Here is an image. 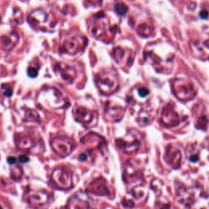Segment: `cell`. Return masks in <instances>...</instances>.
<instances>
[{
	"mask_svg": "<svg viewBox=\"0 0 209 209\" xmlns=\"http://www.w3.org/2000/svg\"><path fill=\"white\" fill-rule=\"evenodd\" d=\"M29 201L30 203L35 206H43L48 203L49 194L45 191H34L30 192L29 195Z\"/></svg>",
	"mask_w": 209,
	"mask_h": 209,
	"instance_id": "8992f818",
	"label": "cell"
},
{
	"mask_svg": "<svg viewBox=\"0 0 209 209\" xmlns=\"http://www.w3.org/2000/svg\"><path fill=\"white\" fill-rule=\"evenodd\" d=\"M76 117L79 122L89 126L90 124L94 123L95 113L87 110L84 108H79L76 110Z\"/></svg>",
	"mask_w": 209,
	"mask_h": 209,
	"instance_id": "52a82bcc",
	"label": "cell"
},
{
	"mask_svg": "<svg viewBox=\"0 0 209 209\" xmlns=\"http://www.w3.org/2000/svg\"><path fill=\"white\" fill-rule=\"evenodd\" d=\"M74 143L72 140L61 137L56 138L52 141V147L53 148L55 152L62 157H66L70 154L72 150L74 149Z\"/></svg>",
	"mask_w": 209,
	"mask_h": 209,
	"instance_id": "3957f363",
	"label": "cell"
},
{
	"mask_svg": "<svg viewBox=\"0 0 209 209\" xmlns=\"http://www.w3.org/2000/svg\"><path fill=\"white\" fill-rule=\"evenodd\" d=\"M52 180L62 189H70L73 187V175L71 172L65 168H57L52 173Z\"/></svg>",
	"mask_w": 209,
	"mask_h": 209,
	"instance_id": "7a4b0ae2",
	"label": "cell"
},
{
	"mask_svg": "<svg viewBox=\"0 0 209 209\" xmlns=\"http://www.w3.org/2000/svg\"><path fill=\"white\" fill-rule=\"evenodd\" d=\"M97 84L103 92H110L116 89L118 86V80L115 74L103 71L96 78Z\"/></svg>",
	"mask_w": 209,
	"mask_h": 209,
	"instance_id": "6da1fadb",
	"label": "cell"
},
{
	"mask_svg": "<svg viewBox=\"0 0 209 209\" xmlns=\"http://www.w3.org/2000/svg\"><path fill=\"white\" fill-rule=\"evenodd\" d=\"M115 11H116V13H119V15H124L127 13V7L123 3H118L115 5Z\"/></svg>",
	"mask_w": 209,
	"mask_h": 209,
	"instance_id": "ba28073f",
	"label": "cell"
},
{
	"mask_svg": "<svg viewBox=\"0 0 209 209\" xmlns=\"http://www.w3.org/2000/svg\"><path fill=\"white\" fill-rule=\"evenodd\" d=\"M15 161H16V159L15 158H13V157H10L8 159V162L9 164H15Z\"/></svg>",
	"mask_w": 209,
	"mask_h": 209,
	"instance_id": "8fae6325",
	"label": "cell"
},
{
	"mask_svg": "<svg viewBox=\"0 0 209 209\" xmlns=\"http://www.w3.org/2000/svg\"><path fill=\"white\" fill-rule=\"evenodd\" d=\"M0 209H2V208H1V207H0Z\"/></svg>",
	"mask_w": 209,
	"mask_h": 209,
	"instance_id": "7c38bea8",
	"label": "cell"
},
{
	"mask_svg": "<svg viewBox=\"0 0 209 209\" xmlns=\"http://www.w3.org/2000/svg\"><path fill=\"white\" fill-rule=\"evenodd\" d=\"M87 190L98 195H107L109 194L106 181L102 178H98L92 181L87 187Z\"/></svg>",
	"mask_w": 209,
	"mask_h": 209,
	"instance_id": "5b68a950",
	"label": "cell"
},
{
	"mask_svg": "<svg viewBox=\"0 0 209 209\" xmlns=\"http://www.w3.org/2000/svg\"><path fill=\"white\" fill-rule=\"evenodd\" d=\"M19 161H20L21 163L25 164V163H27V162L29 161V158L26 155H21L20 156V158H19Z\"/></svg>",
	"mask_w": 209,
	"mask_h": 209,
	"instance_id": "9c48e42d",
	"label": "cell"
},
{
	"mask_svg": "<svg viewBox=\"0 0 209 209\" xmlns=\"http://www.w3.org/2000/svg\"><path fill=\"white\" fill-rule=\"evenodd\" d=\"M148 93H149V91L147 89H145V88H142V89H140L139 90V94L141 96H145L148 95Z\"/></svg>",
	"mask_w": 209,
	"mask_h": 209,
	"instance_id": "30bf717a",
	"label": "cell"
},
{
	"mask_svg": "<svg viewBox=\"0 0 209 209\" xmlns=\"http://www.w3.org/2000/svg\"><path fill=\"white\" fill-rule=\"evenodd\" d=\"M68 209H93V205L84 193H78L70 199Z\"/></svg>",
	"mask_w": 209,
	"mask_h": 209,
	"instance_id": "277c9868",
	"label": "cell"
}]
</instances>
